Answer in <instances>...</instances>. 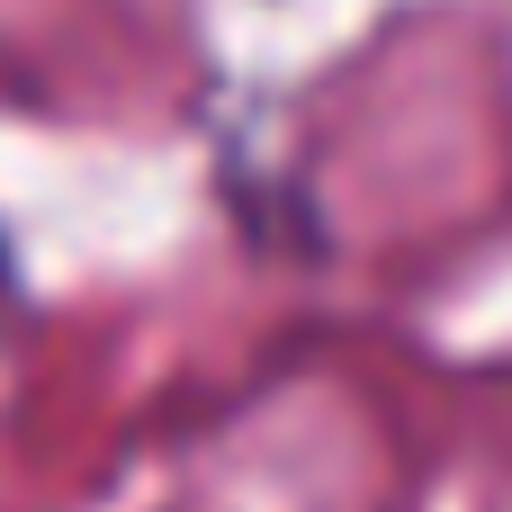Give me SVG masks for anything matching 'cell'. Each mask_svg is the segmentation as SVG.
<instances>
[{
	"label": "cell",
	"instance_id": "cell-1",
	"mask_svg": "<svg viewBox=\"0 0 512 512\" xmlns=\"http://www.w3.org/2000/svg\"><path fill=\"white\" fill-rule=\"evenodd\" d=\"M9 297H18V252H9V234H0V315H9Z\"/></svg>",
	"mask_w": 512,
	"mask_h": 512
}]
</instances>
